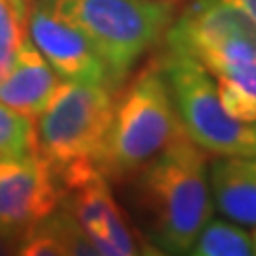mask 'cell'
Wrapping results in <instances>:
<instances>
[{
	"mask_svg": "<svg viewBox=\"0 0 256 256\" xmlns=\"http://www.w3.org/2000/svg\"><path fill=\"white\" fill-rule=\"evenodd\" d=\"M82 32L107 66L111 84L126 82L175 18L171 0H43Z\"/></svg>",
	"mask_w": 256,
	"mask_h": 256,
	"instance_id": "obj_3",
	"label": "cell"
},
{
	"mask_svg": "<svg viewBox=\"0 0 256 256\" xmlns=\"http://www.w3.org/2000/svg\"><path fill=\"white\" fill-rule=\"evenodd\" d=\"M60 182L38 154L0 156V233L15 242L60 210Z\"/></svg>",
	"mask_w": 256,
	"mask_h": 256,
	"instance_id": "obj_8",
	"label": "cell"
},
{
	"mask_svg": "<svg viewBox=\"0 0 256 256\" xmlns=\"http://www.w3.org/2000/svg\"><path fill=\"white\" fill-rule=\"evenodd\" d=\"M28 38L56 70V75L64 82L102 84L116 90L107 66L94 52L90 41L73 24L58 18L43 0L32 2L28 13Z\"/></svg>",
	"mask_w": 256,
	"mask_h": 256,
	"instance_id": "obj_9",
	"label": "cell"
},
{
	"mask_svg": "<svg viewBox=\"0 0 256 256\" xmlns=\"http://www.w3.org/2000/svg\"><path fill=\"white\" fill-rule=\"evenodd\" d=\"M60 205L84 237L102 256L156 254L150 242L137 233L124 210L111 194L109 180L92 160L70 162L58 171Z\"/></svg>",
	"mask_w": 256,
	"mask_h": 256,
	"instance_id": "obj_7",
	"label": "cell"
},
{
	"mask_svg": "<svg viewBox=\"0 0 256 256\" xmlns=\"http://www.w3.org/2000/svg\"><path fill=\"white\" fill-rule=\"evenodd\" d=\"M184 132L216 156H256V124L237 122L216 92V79L201 62L166 50L158 56Z\"/></svg>",
	"mask_w": 256,
	"mask_h": 256,
	"instance_id": "obj_5",
	"label": "cell"
},
{
	"mask_svg": "<svg viewBox=\"0 0 256 256\" xmlns=\"http://www.w3.org/2000/svg\"><path fill=\"white\" fill-rule=\"evenodd\" d=\"M210 188L224 218L256 228V156H220L214 160Z\"/></svg>",
	"mask_w": 256,
	"mask_h": 256,
	"instance_id": "obj_11",
	"label": "cell"
},
{
	"mask_svg": "<svg viewBox=\"0 0 256 256\" xmlns=\"http://www.w3.org/2000/svg\"><path fill=\"white\" fill-rule=\"evenodd\" d=\"M134 178V203L154 252L190 254L212 218L207 152L184 132Z\"/></svg>",
	"mask_w": 256,
	"mask_h": 256,
	"instance_id": "obj_1",
	"label": "cell"
},
{
	"mask_svg": "<svg viewBox=\"0 0 256 256\" xmlns=\"http://www.w3.org/2000/svg\"><path fill=\"white\" fill-rule=\"evenodd\" d=\"M18 254L24 256H96L92 244L64 210H56L18 242Z\"/></svg>",
	"mask_w": 256,
	"mask_h": 256,
	"instance_id": "obj_12",
	"label": "cell"
},
{
	"mask_svg": "<svg viewBox=\"0 0 256 256\" xmlns=\"http://www.w3.org/2000/svg\"><path fill=\"white\" fill-rule=\"evenodd\" d=\"M28 20L15 11L9 0H0V77L6 75L18 56V50L26 41Z\"/></svg>",
	"mask_w": 256,
	"mask_h": 256,
	"instance_id": "obj_15",
	"label": "cell"
},
{
	"mask_svg": "<svg viewBox=\"0 0 256 256\" xmlns=\"http://www.w3.org/2000/svg\"><path fill=\"white\" fill-rule=\"evenodd\" d=\"M252 246H254V254H256V233L252 235Z\"/></svg>",
	"mask_w": 256,
	"mask_h": 256,
	"instance_id": "obj_20",
	"label": "cell"
},
{
	"mask_svg": "<svg viewBox=\"0 0 256 256\" xmlns=\"http://www.w3.org/2000/svg\"><path fill=\"white\" fill-rule=\"evenodd\" d=\"M196 256H250L254 254L252 235L233 220H207L192 244Z\"/></svg>",
	"mask_w": 256,
	"mask_h": 256,
	"instance_id": "obj_13",
	"label": "cell"
},
{
	"mask_svg": "<svg viewBox=\"0 0 256 256\" xmlns=\"http://www.w3.org/2000/svg\"><path fill=\"white\" fill-rule=\"evenodd\" d=\"M166 50L201 62L216 77L256 62V22L239 0H194L164 32Z\"/></svg>",
	"mask_w": 256,
	"mask_h": 256,
	"instance_id": "obj_6",
	"label": "cell"
},
{
	"mask_svg": "<svg viewBox=\"0 0 256 256\" xmlns=\"http://www.w3.org/2000/svg\"><path fill=\"white\" fill-rule=\"evenodd\" d=\"M216 92L230 118L244 124H256V96L226 77H216Z\"/></svg>",
	"mask_w": 256,
	"mask_h": 256,
	"instance_id": "obj_16",
	"label": "cell"
},
{
	"mask_svg": "<svg viewBox=\"0 0 256 256\" xmlns=\"http://www.w3.org/2000/svg\"><path fill=\"white\" fill-rule=\"evenodd\" d=\"M239 4H242L244 9L248 11V15L256 22V0H239Z\"/></svg>",
	"mask_w": 256,
	"mask_h": 256,
	"instance_id": "obj_19",
	"label": "cell"
},
{
	"mask_svg": "<svg viewBox=\"0 0 256 256\" xmlns=\"http://www.w3.org/2000/svg\"><path fill=\"white\" fill-rule=\"evenodd\" d=\"M58 84L56 70L26 36L11 68L0 77V102L34 120L50 102Z\"/></svg>",
	"mask_w": 256,
	"mask_h": 256,
	"instance_id": "obj_10",
	"label": "cell"
},
{
	"mask_svg": "<svg viewBox=\"0 0 256 256\" xmlns=\"http://www.w3.org/2000/svg\"><path fill=\"white\" fill-rule=\"evenodd\" d=\"M116 94L102 84H58L45 109L34 118L36 152L58 173L70 162L100 156L111 120Z\"/></svg>",
	"mask_w": 256,
	"mask_h": 256,
	"instance_id": "obj_4",
	"label": "cell"
},
{
	"mask_svg": "<svg viewBox=\"0 0 256 256\" xmlns=\"http://www.w3.org/2000/svg\"><path fill=\"white\" fill-rule=\"evenodd\" d=\"M34 150V120L0 102V156H18Z\"/></svg>",
	"mask_w": 256,
	"mask_h": 256,
	"instance_id": "obj_14",
	"label": "cell"
},
{
	"mask_svg": "<svg viewBox=\"0 0 256 256\" xmlns=\"http://www.w3.org/2000/svg\"><path fill=\"white\" fill-rule=\"evenodd\" d=\"M9 2L15 6V11H18L22 18H26V20H28V13H30L32 2H34V0H9Z\"/></svg>",
	"mask_w": 256,
	"mask_h": 256,
	"instance_id": "obj_18",
	"label": "cell"
},
{
	"mask_svg": "<svg viewBox=\"0 0 256 256\" xmlns=\"http://www.w3.org/2000/svg\"><path fill=\"white\" fill-rule=\"evenodd\" d=\"M182 134L162 66L154 58L116 98L114 120L96 166L109 182L130 180Z\"/></svg>",
	"mask_w": 256,
	"mask_h": 256,
	"instance_id": "obj_2",
	"label": "cell"
},
{
	"mask_svg": "<svg viewBox=\"0 0 256 256\" xmlns=\"http://www.w3.org/2000/svg\"><path fill=\"white\" fill-rule=\"evenodd\" d=\"M18 250V242L15 239H11L9 235L0 233V254H11Z\"/></svg>",
	"mask_w": 256,
	"mask_h": 256,
	"instance_id": "obj_17",
	"label": "cell"
}]
</instances>
